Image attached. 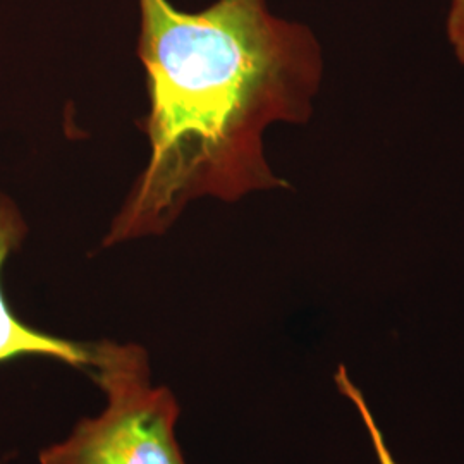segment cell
<instances>
[{
    "mask_svg": "<svg viewBox=\"0 0 464 464\" xmlns=\"http://www.w3.org/2000/svg\"><path fill=\"white\" fill-rule=\"evenodd\" d=\"M138 2L149 160L103 248L166 234L195 199L289 188L268 166L264 134L308 122L324 78L315 34L274 16L266 0H217L199 13Z\"/></svg>",
    "mask_w": 464,
    "mask_h": 464,
    "instance_id": "6da1fadb",
    "label": "cell"
},
{
    "mask_svg": "<svg viewBox=\"0 0 464 464\" xmlns=\"http://www.w3.org/2000/svg\"><path fill=\"white\" fill-rule=\"evenodd\" d=\"M88 375L107 408L42 450L40 464H186L176 439L179 404L167 387L151 385L147 349L99 341Z\"/></svg>",
    "mask_w": 464,
    "mask_h": 464,
    "instance_id": "7a4b0ae2",
    "label": "cell"
},
{
    "mask_svg": "<svg viewBox=\"0 0 464 464\" xmlns=\"http://www.w3.org/2000/svg\"><path fill=\"white\" fill-rule=\"evenodd\" d=\"M26 222L16 205L0 193V268L7 256L21 246ZM97 343H78L36 331L13 315L0 289V363L24 356H42L63 362L90 373L95 363Z\"/></svg>",
    "mask_w": 464,
    "mask_h": 464,
    "instance_id": "3957f363",
    "label": "cell"
},
{
    "mask_svg": "<svg viewBox=\"0 0 464 464\" xmlns=\"http://www.w3.org/2000/svg\"><path fill=\"white\" fill-rule=\"evenodd\" d=\"M335 383H337V387L341 389V392L354 404V408L358 410V413L362 416V420H363V423H365L366 430H368V435H370V440H372L373 449H375L379 464H399L398 461L394 459L391 449L387 448L385 439H383V433H382L381 429H379L375 418L372 415V411H370V408H368V404H366L362 391L351 382L348 372H346L344 366H339V370H337V373H335Z\"/></svg>",
    "mask_w": 464,
    "mask_h": 464,
    "instance_id": "277c9868",
    "label": "cell"
},
{
    "mask_svg": "<svg viewBox=\"0 0 464 464\" xmlns=\"http://www.w3.org/2000/svg\"><path fill=\"white\" fill-rule=\"evenodd\" d=\"M448 36L459 63L464 64V0H450Z\"/></svg>",
    "mask_w": 464,
    "mask_h": 464,
    "instance_id": "5b68a950",
    "label": "cell"
}]
</instances>
